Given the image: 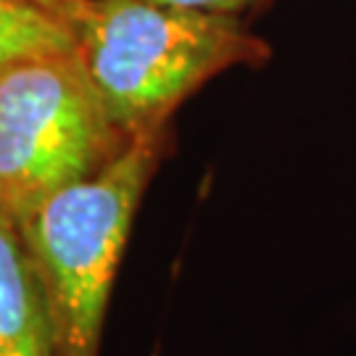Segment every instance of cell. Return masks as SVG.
I'll return each mask as SVG.
<instances>
[{
    "label": "cell",
    "mask_w": 356,
    "mask_h": 356,
    "mask_svg": "<svg viewBox=\"0 0 356 356\" xmlns=\"http://www.w3.org/2000/svg\"><path fill=\"white\" fill-rule=\"evenodd\" d=\"M79 58L127 138L166 129L193 92L272 48L238 16L159 0H85L72 24Z\"/></svg>",
    "instance_id": "1"
},
{
    "label": "cell",
    "mask_w": 356,
    "mask_h": 356,
    "mask_svg": "<svg viewBox=\"0 0 356 356\" xmlns=\"http://www.w3.org/2000/svg\"><path fill=\"white\" fill-rule=\"evenodd\" d=\"M169 143V127L135 135L106 169L51 195L16 225L58 356H101L116 269Z\"/></svg>",
    "instance_id": "2"
},
{
    "label": "cell",
    "mask_w": 356,
    "mask_h": 356,
    "mask_svg": "<svg viewBox=\"0 0 356 356\" xmlns=\"http://www.w3.org/2000/svg\"><path fill=\"white\" fill-rule=\"evenodd\" d=\"M129 140L76 48L0 69V219L16 227L51 195L106 169Z\"/></svg>",
    "instance_id": "3"
},
{
    "label": "cell",
    "mask_w": 356,
    "mask_h": 356,
    "mask_svg": "<svg viewBox=\"0 0 356 356\" xmlns=\"http://www.w3.org/2000/svg\"><path fill=\"white\" fill-rule=\"evenodd\" d=\"M0 356H58L53 325L19 232L0 219Z\"/></svg>",
    "instance_id": "4"
},
{
    "label": "cell",
    "mask_w": 356,
    "mask_h": 356,
    "mask_svg": "<svg viewBox=\"0 0 356 356\" xmlns=\"http://www.w3.org/2000/svg\"><path fill=\"white\" fill-rule=\"evenodd\" d=\"M72 48H76L74 32L61 19L19 0H0V69L29 56Z\"/></svg>",
    "instance_id": "5"
},
{
    "label": "cell",
    "mask_w": 356,
    "mask_h": 356,
    "mask_svg": "<svg viewBox=\"0 0 356 356\" xmlns=\"http://www.w3.org/2000/svg\"><path fill=\"white\" fill-rule=\"evenodd\" d=\"M159 3H172V6H185V8H198V11L243 19L245 13L264 11L272 0H159Z\"/></svg>",
    "instance_id": "6"
},
{
    "label": "cell",
    "mask_w": 356,
    "mask_h": 356,
    "mask_svg": "<svg viewBox=\"0 0 356 356\" xmlns=\"http://www.w3.org/2000/svg\"><path fill=\"white\" fill-rule=\"evenodd\" d=\"M19 3H26V6H32V8H40V11L51 13V16H56V19H61L64 24L72 26L85 0H19Z\"/></svg>",
    "instance_id": "7"
}]
</instances>
